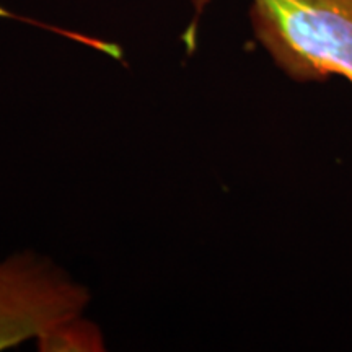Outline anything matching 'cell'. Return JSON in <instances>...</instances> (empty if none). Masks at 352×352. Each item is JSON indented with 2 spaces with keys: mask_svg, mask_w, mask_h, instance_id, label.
<instances>
[{
  "mask_svg": "<svg viewBox=\"0 0 352 352\" xmlns=\"http://www.w3.org/2000/svg\"><path fill=\"white\" fill-rule=\"evenodd\" d=\"M212 0H191L196 21ZM254 36L285 76L352 83V0H252ZM188 33V41L191 36Z\"/></svg>",
  "mask_w": 352,
  "mask_h": 352,
  "instance_id": "6da1fadb",
  "label": "cell"
},
{
  "mask_svg": "<svg viewBox=\"0 0 352 352\" xmlns=\"http://www.w3.org/2000/svg\"><path fill=\"white\" fill-rule=\"evenodd\" d=\"M90 290L46 256L0 258V351L36 341L60 321L85 314Z\"/></svg>",
  "mask_w": 352,
  "mask_h": 352,
  "instance_id": "7a4b0ae2",
  "label": "cell"
},
{
  "mask_svg": "<svg viewBox=\"0 0 352 352\" xmlns=\"http://www.w3.org/2000/svg\"><path fill=\"white\" fill-rule=\"evenodd\" d=\"M41 352H103L104 334L95 321L77 315L57 323L36 340Z\"/></svg>",
  "mask_w": 352,
  "mask_h": 352,
  "instance_id": "3957f363",
  "label": "cell"
}]
</instances>
